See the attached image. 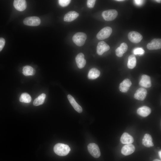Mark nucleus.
<instances>
[{"label": "nucleus", "instance_id": "f257e3e1", "mask_svg": "<svg viewBox=\"0 0 161 161\" xmlns=\"http://www.w3.org/2000/svg\"><path fill=\"white\" fill-rule=\"evenodd\" d=\"M70 150L69 146L64 144L58 143L54 147V151L57 155L64 156L66 155Z\"/></svg>", "mask_w": 161, "mask_h": 161}, {"label": "nucleus", "instance_id": "f03ea898", "mask_svg": "<svg viewBox=\"0 0 161 161\" xmlns=\"http://www.w3.org/2000/svg\"><path fill=\"white\" fill-rule=\"evenodd\" d=\"M86 34L83 32H78L73 36L72 39L73 42L78 46H82L85 44L87 38Z\"/></svg>", "mask_w": 161, "mask_h": 161}, {"label": "nucleus", "instance_id": "7ed1b4c3", "mask_svg": "<svg viewBox=\"0 0 161 161\" xmlns=\"http://www.w3.org/2000/svg\"><path fill=\"white\" fill-rule=\"evenodd\" d=\"M118 12L115 9H110L103 11L102 15L105 20L107 21L114 20L117 16Z\"/></svg>", "mask_w": 161, "mask_h": 161}, {"label": "nucleus", "instance_id": "20e7f679", "mask_svg": "<svg viewBox=\"0 0 161 161\" xmlns=\"http://www.w3.org/2000/svg\"><path fill=\"white\" fill-rule=\"evenodd\" d=\"M112 32V28L109 27H106L102 29L97 33L96 37L98 40H103L109 37Z\"/></svg>", "mask_w": 161, "mask_h": 161}, {"label": "nucleus", "instance_id": "39448f33", "mask_svg": "<svg viewBox=\"0 0 161 161\" xmlns=\"http://www.w3.org/2000/svg\"><path fill=\"white\" fill-rule=\"evenodd\" d=\"M87 148L89 153L94 157L97 158L100 155V152L98 146L95 143H89Z\"/></svg>", "mask_w": 161, "mask_h": 161}, {"label": "nucleus", "instance_id": "423d86ee", "mask_svg": "<svg viewBox=\"0 0 161 161\" xmlns=\"http://www.w3.org/2000/svg\"><path fill=\"white\" fill-rule=\"evenodd\" d=\"M23 23L26 25L36 26L40 24L41 20L39 17L37 16H30L24 20Z\"/></svg>", "mask_w": 161, "mask_h": 161}, {"label": "nucleus", "instance_id": "0eeeda50", "mask_svg": "<svg viewBox=\"0 0 161 161\" xmlns=\"http://www.w3.org/2000/svg\"><path fill=\"white\" fill-rule=\"evenodd\" d=\"M128 38L130 41L134 43L140 42L143 38L140 33L134 31L130 32L128 34Z\"/></svg>", "mask_w": 161, "mask_h": 161}, {"label": "nucleus", "instance_id": "6e6552de", "mask_svg": "<svg viewBox=\"0 0 161 161\" xmlns=\"http://www.w3.org/2000/svg\"><path fill=\"white\" fill-rule=\"evenodd\" d=\"M147 48L150 50L157 49L161 48V39L154 38L148 44Z\"/></svg>", "mask_w": 161, "mask_h": 161}, {"label": "nucleus", "instance_id": "1a4fd4ad", "mask_svg": "<svg viewBox=\"0 0 161 161\" xmlns=\"http://www.w3.org/2000/svg\"><path fill=\"white\" fill-rule=\"evenodd\" d=\"M110 48L109 46L105 42L100 41L98 43L97 47V54L101 55L105 52L109 50Z\"/></svg>", "mask_w": 161, "mask_h": 161}, {"label": "nucleus", "instance_id": "9d476101", "mask_svg": "<svg viewBox=\"0 0 161 161\" xmlns=\"http://www.w3.org/2000/svg\"><path fill=\"white\" fill-rule=\"evenodd\" d=\"M147 93V91L145 89L143 88H140L136 91L134 95V97L138 100H143L145 98Z\"/></svg>", "mask_w": 161, "mask_h": 161}, {"label": "nucleus", "instance_id": "9b49d317", "mask_svg": "<svg viewBox=\"0 0 161 161\" xmlns=\"http://www.w3.org/2000/svg\"><path fill=\"white\" fill-rule=\"evenodd\" d=\"M139 85L145 88H149L151 86L150 77L146 75H143L139 82Z\"/></svg>", "mask_w": 161, "mask_h": 161}, {"label": "nucleus", "instance_id": "f8f14e48", "mask_svg": "<svg viewBox=\"0 0 161 161\" xmlns=\"http://www.w3.org/2000/svg\"><path fill=\"white\" fill-rule=\"evenodd\" d=\"M13 5L16 10L22 11L26 9L27 4L25 0H15L14 1Z\"/></svg>", "mask_w": 161, "mask_h": 161}, {"label": "nucleus", "instance_id": "ddd939ff", "mask_svg": "<svg viewBox=\"0 0 161 161\" xmlns=\"http://www.w3.org/2000/svg\"><path fill=\"white\" fill-rule=\"evenodd\" d=\"M131 84V82L129 79H126L120 83L119 90L122 92H126L128 91Z\"/></svg>", "mask_w": 161, "mask_h": 161}, {"label": "nucleus", "instance_id": "4468645a", "mask_svg": "<svg viewBox=\"0 0 161 161\" xmlns=\"http://www.w3.org/2000/svg\"><path fill=\"white\" fill-rule=\"evenodd\" d=\"M135 147L132 144H127L124 145L121 150L122 154L124 155H129L133 153L135 150Z\"/></svg>", "mask_w": 161, "mask_h": 161}, {"label": "nucleus", "instance_id": "2eb2a0df", "mask_svg": "<svg viewBox=\"0 0 161 161\" xmlns=\"http://www.w3.org/2000/svg\"><path fill=\"white\" fill-rule=\"evenodd\" d=\"M75 61L78 67L80 69L84 67L86 64L84 55L82 53L78 54L75 58Z\"/></svg>", "mask_w": 161, "mask_h": 161}, {"label": "nucleus", "instance_id": "dca6fc26", "mask_svg": "<svg viewBox=\"0 0 161 161\" xmlns=\"http://www.w3.org/2000/svg\"><path fill=\"white\" fill-rule=\"evenodd\" d=\"M79 15V13L76 11H71L65 15L64 20L66 22H71L76 19Z\"/></svg>", "mask_w": 161, "mask_h": 161}, {"label": "nucleus", "instance_id": "f3484780", "mask_svg": "<svg viewBox=\"0 0 161 161\" xmlns=\"http://www.w3.org/2000/svg\"><path fill=\"white\" fill-rule=\"evenodd\" d=\"M128 46L125 43H121L119 47L117 48L115 50L116 55L118 57H121L124 53L126 52L128 49Z\"/></svg>", "mask_w": 161, "mask_h": 161}, {"label": "nucleus", "instance_id": "a211bd4d", "mask_svg": "<svg viewBox=\"0 0 161 161\" xmlns=\"http://www.w3.org/2000/svg\"><path fill=\"white\" fill-rule=\"evenodd\" d=\"M121 142L123 144H130L134 141L133 138L128 133L125 132L123 133L120 138Z\"/></svg>", "mask_w": 161, "mask_h": 161}, {"label": "nucleus", "instance_id": "6ab92c4d", "mask_svg": "<svg viewBox=\"0 0 161 161\" xmlns=\"http://www.w3.org/2000/svg\"><path fill=\"white\" fill-rule=\"evenodd\" d=\"M151 109L149 107L144 106L140 107L137 111V114L143 117L148 116L151 113Z\"/></svg>", "mask_w": 161, "mask_h": 161}, {"label": "nucleus", "instance_id": "aec40b11", "mask_svg": "<svg viewBox=\"0 0 161 161\" xmlns=\"http://www.w3.org/2000/svg\"><path fill=\"white\" fill-rule=\"evenodd\" d=\"M67 98L71 105L77 112L79 113L82 112V107L76 102L73 97L70 95H68Z\"/></svg>", "mask_w": 161, "mask_h": 161}, {"label": "nucleus", "instance_id": "412c9836", "mask_svg": "<svg viewBox=\"0 0 161 161\" xmlns=\"http://www.w3.org/2000/svg\"><path fill=\"white\" fill-rule=\"evenodd\" d=\"M142 143L146 147H150L154 146L152 137L148 134H145L142 140Z\"/></svg>", "mask_w": 161, "mask_h": 161}, {"label": "nucleus", "instance_id": "4be33fe9", "mask_svg": "<svg viewBox=\"0 0 161 161\" xmlns=\"http://www.w3.org/2000/svg\"><path fill=\"white\" fill-rule=\"evenodd\" d=\"M100 75V71L97 69L93 68L89 70L88 77L90 79H95L99 77Z\"/></svg>", "mask_w": 161, "mask_h": 161}, {"label": "nucleus", "instance_id": "5701e85b", "mask_svg": "<svg viewBox=\"0 0 161 161\" xmlns=\"http://www.w3.org/2000/svg\"><path fill=\"white\" fill-rule=\"evenodd\" d=\"M136 64V59L134 55H131L128 57L127 66L129 69H133Z\"/></svg>", "mask_w": 161, "mask_h": 161}, {"label": "nucleus", "instance_id": "b1692460", "mask_svg": "<svg viewBox=\"0 0 161 161\" xmlns=\"http://www.w3.org/2000/svg\"><path fill=\"white\" fill-rule=\"evenodd\" d=\"M46 95L42 93L36 98L33 101V104L35 106H38L42 104L45 100Z\"/></svg>", "mask_w": 161, "mask_h": 161}, {"label": "nucleus", "instance_id": "393cba45", "mask_svg": "<svg viewBox=\"0 0 161 161\" xmlns=\"http://www.w3.org/2000/svg\"><path fill=\"white\" fill-rule=\"evenodd\" d=\"M35 73V70L31 66H27L24 67L23 73L25 76L33 75Z\"/></svg>", "mask_w": 161, "mask_h": 161}, {"label": "nucleus", "instance_id": "a878e982", "mask_svg": "<svg viewBox=\"0 0 161 161\" xmlns=\"http://www.w3.org/2000/svg\"><path fill=\"white\" fill-rule=\"evenodd\" d=\"M31 100V98L30 95L27 93H24L21 95L19 100L20 102L25 103H29Z\"/></svg>", "mask_w": 161, "mask_h": 161}, {"label": "nucleus", "instance_id": "bb28decb", "mask_svg": "<svg viewBox=\"0 0 161 161\" xmlns=\"http://www.w3.org/2000/svg\"><path fill=\"white\" fill-rule=\"evenodd\" d=\"M144 52V50L141 48H136L133 50V53L135 55H143Z\"/></svg>", "mask_w": 161, "mask_h": 161}, {"label": "nucleus", "instance_id": "cd10ccee", "mask_svg": "<svg viewBox=\"0 0 161 161\" xmlns=\"http://www.w3.org/2000/svg\"><path fill=\"white\" fill-rule=\"evenodd\" d=\"M71 1L70 0H59L58 1L59 4L62 7H65L68 6Z\"/></svg>", "mask_w": 161, "mask_h": 161}, {"label": "nucleus", "instance_id": "c85d7f7f", "mask_svg": "<svg viewBox=\"0 0 161 161\" xmlns=\"http://www.w3.org/2000/svg\"><path fill=\"white\" fill-rule=\"evenodd\" d=\"M95 0H88L87 2V7L89 8H93L95 5Z\"/></svg>", "mask_w": 161, "mask_h": 161}, {"label": "nucleus", "instance_id": "c756f323", "mask_svg": "<svg viewBox=\"0 0 161 161\" xmlns=\"http://www.w3.org/2000/svg\"><path fill=\"white\" fill-rule=\"evenodd\" d=\"M5 43V39L2 38H0V51L4 48Z\"/></svg>", "mask_w": 161, "mask_h": 161}, {"label": "nucleus", "instance_id": "7c9ffc66", "mask_svg": "<svg viewBox=\"0 0 161 161\" xmlns=\"http://www.w3.org/2000/svg\"><path fill=\"white\" fill-rule=\"evenodd\" d=\"M135 3L137 5H140L143 3L144 1L140 0H135L134 1Z\"/></svg>", "mask_w": 161, "mask_h": 161}, {"label": "nucleus", "instance_id": "2f4dec72", "mask_svg": "<svg viewBox=\"0 0 161 161\" xmlns=\"http://www.w3.org/2000/svg\"><path fill=\"white\" fill-rule=\"evenodd\" d=\"M158 154L160 158H161V151H160L158 152Z\"/></svg>", "mask_w": 161, "mask_h": 161}, {"label": "nucleus", "instance_id": "473e14b6", "mask_svg": "<svg viewBox=\"0 0 161 161\" xmlns=\"http://www.w3.org/2000/svg\"><path fill=\"white\" fill-rule=\"evenodd\" d=\"M155 1L159 3H160L161 2V1L160 0H155Z\"/></svg>", "mask_w": 161, "mask_h": 161}, {"label": "nucleus", "instance_id": "72a5a7b5", "mask_svg": "<svg viewBox=\"0 0 161 161\" xmlns=\"http://www.w3.org/2000/svg\"><path fill=\"white\" fill-rule=\"evenodd\" d=\"M153 161H161V160L158 159H155Z\"/></svg>", "mask_w": 161, "mask_h": 161}, {"label": "nucleus", "instance_id": "f704fd0d", "mask_svg": "<svg viewBox=\"0 0 161 161\" xmlns=\"http://www.w3.org/2000/svg\"><path fill=\"white\" fill-rule=\"evenodd\" d=\"M115 1H124V0H115Z\"/></svg>", "mask_w": 161, "mask_h": 161}]
</instances>
